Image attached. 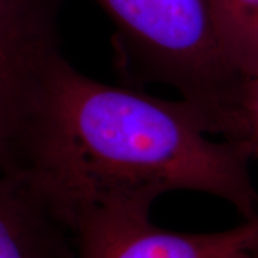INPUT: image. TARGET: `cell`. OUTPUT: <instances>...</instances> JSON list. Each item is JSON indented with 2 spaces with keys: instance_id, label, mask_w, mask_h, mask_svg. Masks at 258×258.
<instances>
[{
  "instance_id": "1",
  "label": "cell",
  "mask_w": 258,
  "mask_h": 258,
  "mask_svg": "<svg viewBox=\"0 0 258 258\" xmlns=\"http://www.w3.org/2000/svg\"><path fill=\"white\" fill-rule=\"evenodd\" d=\"M245 142L214 141L192 108L81 74L63 59L29 138L22 171L74 228L93 217L149 215L172 191L207 194L258 220Z\"/></svg>"
},
{
  "instance_id": "2",
  "label": "cell",
  "mask_w": 258,
  "mask_h": 258,
  "mask_svg": "<svg viewBox=\"0 0 258 258\" xmlns=\"http://www.w3.org/2000/svg\"><path fill=\"white\" fill-rule=\"evenodd\" d=\"M116 30L118 63L171 86L211 135L248 144L251 81L222 40L208 0H95Z\"/></svg>"
},
{
  "instance_id": "3",
  "label": "cell",
  "mask_w": 258,
  "mask_h": 258,
  "mask_svg": "<svg viewBox=\"0 0 258 258\" xmlns=\"http://www.w3.org/2000/svg\"><path fill=\"white\" fill-rule=\"evenodd\" d=\"M62 0H0V172L22 171L57 66Z\"/></svg>"
},
{
  "instance_id": "4",
  "label": "cell",
  "mask_w": 258,
  "mask_h": 258,
  "mask_svg": "<svg viewBox=\"0 0 258 258\" xmlns=\"http://www.w3.org/2000/svg\"><path fill=\"white\" fill-rule=\"evenodd\" d=\"M258 220L218 232H179L152 224L149 215L112 214L78 224L72 231L78 258L249 257Z\"/></svg>"
},
{
  "instance_id": "5",
  "label": "cell",
  "mask_w": 258,
  "mask_h": 258,
  "mask_svg": "<svg viewBox=\"0 0 258 258\" xmlns=\"http://www.w3.org/2000/svg\"><path fill=\"white\" fill-rule=\"evenodd\" d=\"M0 258H78L72 231L19 172H0Z\"/></svg>"
},
{
  "instance_id": "6",
  "label": "cell",
  "mask_w": 258,
  "mask_h": 258,
  "mask_svg": "<svg viewBox=\"0 0 258 258\" xmlns=\"http://www.w3.org/2000/svg\"><path fill=\"white\" fill-rule=\"evenodd\" d=\"M225 46L251 81L258 79V0H208Z\"/></svg>"
},
{
  "instance_id": "7",
  "label": "cell",
  "mask_w": 258,
  "mask_h": 258,
  "mask_svg": "<svg viewBox=\"0 0 258 258\" xmlns=\"http://www.w3.org/2000/svg\"><path fill=\"white\" fill-rule=\"evenodd\" d=\"M248 142L254 157H258V79L251 85L248 98Z\"/></svg>"
},
{
  "instance_id": "8",
  "label": "cell",
  "mask_w": 258,
  "mask_h": 258,
  "mask_svg": "<svg viewBox=\"0 0 258 258\" xmlns=\"http://www.w3.org/2000/svg\"><path fill=\"white\" fill-rule=\"evenodd\" d=\"M249 257L258 258V231L257 234H255L254 242H252V245H251V249H249Z\"/></svg>"
},
{
  "instance_id": "9",
  "label": "cell",
  "mask_w": 258,
  "mask_h": 258,
  "mask_svg": "<svg viewBox=\"0 0 258 258\" xmlns=\"http://www.w3.org/2000/svg\"><path fill=\"white\" fill-rule=\"evenodd\" d=\"M230 258H248V257H244V255H234V257H230Z\"/></svg>"
}]
</instances>
